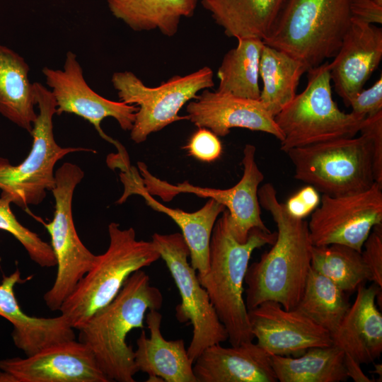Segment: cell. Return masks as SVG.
Segmentation results:
<instances>
[{"instance_id": "6da1fadb", "label": "cell", "mask_w": 382, "mask_h": 382, "mask_svg": "<svg viewBox=\"0 0 382 382\" xmlns=\"http://www.w3.org/2000/svg\"><path fill=\"white\" fill-rule=\"evenodd\" d=\"M260 205L276 224L277 238L271 249L248 265L245 277L248 310L265 301H275L284 308H296L311 269V248L308 221L291 216L277 192L267 183L257 191Z\"/></svg>"}, {"instance_id": "7a4b0ae2", "label": "cell", "mask_w": 382, "mask_h": 382, "mask_svg": "<svg viewBox=\"0 0 382 382\" xmlns=\"http://www.w3.org/2000/svg\"><path fill=\"white\" fill-rule=\"evenodd\" d=\"M163 301V294L151 285L149 275L137 270L117 296L79 330V341L91 349L109 381H135L134 376L139 371L127 335L133 329L144 328L147 310H159Z\"/></svg>"}, {"instance_id": "3957f363", "label": "cell", "mask_w": 382, "mask_h": 382, "mask_svg": "<svg viewBox=\"0 0 382 382\" xmlns=\"http://www.w3.org/2000/svg\"><path fill=\"white\" fill-rule=\"evenodd\" d=\"M276 238L277 232L253 228L245 243L238 242L231 231L226 209L214 224L209 270L205 275L197 277L227 331L231 346L254 340L243 299V283L253 252L272 245Z\"/></svg>"}, {"instance_id": "277c9868", "label": "cell", "mask_w": 382, "mask_h": 382, "mask_svg": "<svg viewBox=\"0 0 382 382\" xmlns=\"http://www.w3.org/2000/svg\"><path fill=\"white\" fill-rule=\"evenodd\" d=\"M352 0H284L265 45L282 50L308 70L337 53L352 21Z\"/></svg>"}, {"instance_id": "5b68a950", "label": "cell", "mask_w": 382, "mask_h": 382, "mask_svg": "<svg viewBox=\"0 0 382 382\" xmlns=\"http://www.w3.org/2000/svg\"><path fill=\"white\" fill-rule=\"evenodd\" d=\"M108 234V249L98 255L93 267L59 310L74 329L80 330L94 313L108 304L133 272L161 257L151 241L137 239L132 227L121 229L118 224L112 222Z\"/></svg>"}, {"instance_id": "8992f818", "label": "cell", "mask_w": 382, "mask_h": 382, "mask_svg": "<svg viewBox=\"0 0 382 382\" xmlns=\"http://www.w3.org/2000/svg\"><path fill=\"white\" fill-rule=\"evenodd\" d=\"M305 89L274 118L283 134L280 149L289 150L359 133L364 118L341 111L332 98L330 62L307 71Z\"/></svg>"}, {"instance_id": "52a82bcc", "label": "cell", "mask_w": 382, "mask_h": 382, "mask_svg": "<svg viewBox=\"0 0 382 382\" xmlns=\"http://www.w3.org/2000/svg\"><path fill=\"white\" fill-rule=\"evenodd\" d=\"M33 85L39 112L30 133L33 137L32 148L24 161L17 166L0 157L1 196L23 209L40 204L47 191L53 190L54 168L57 161L70 153L94 152L82 147H62L56 142L52 122L57 110L56 100L45 86L39 82Z\"/></svg>"}, {"instance_id": "ba28073f", "label": "cell", "mask_w": 382, "mask_h": 382, "mask_svg": "<svg viewBox=\"0 0 382 382\" xmlns=\"http://www.w3.org/2000/svg\"><path fill=\"white\" fill-rule=\"evenodd\" d=\"M294 168V178L323 195L342 196L365 191L374 184L372 146L362 134L286 152Z\"/></svg>"}, {"instance_id": "9c48e42d", "label": "cell", "mask_w": 382, "mask_h": 382, "mask_svg": "<svg viewBox=\"0 0 382 382\" xmlns=\"http://www.w3.org/2000/svg\"><path fill=\"white\" fill-rule=\"evenodd\" d=\"M83 177V170L73 163H64L56 170L55 186L51 191L54 199V216L50 222L44 223L50 236L57 270L53 285L43 299L54 311L59 310L98 257L79 238L73 219V195Z\"/></svg>"}, {"instance_id": "30bf717a", "label": "cell", "mask_w": 382, "mask_h": 382, "mask_svg": "<svg viewBox=\"0 0 382 382\" xmlns=\"http://www.w3.org/2000/svg\"><path fill=\"white\" fill-rule=\"evenodd\" d=\"M211 68L204 66L185 76H173L156 87H149L129 71L115 72L111 79L120 101L138 107L132 140L139 144L149 134L179 120H188L178 112L198 93L214 86Z\"/></svg>"}, {"instance_id": "8fae6325", "label": "cell", "mask_w": 382, "mask_h": 382, "mask_svg": "<svg viewBox=\"0 0 382 382\" xmlns=\"http://www.w3.org/2000/svg\"><path fill=\"white\" fill-rule=\"evenodd\" d=\"M151 238L179 291L181 302L175 307V317L180 323L192 326L187 351L194 363L204 349L228 340L227 331L201 285L197 271L188 262L190 251L183 235L156 233Z\"/></svg>"}, {"instance_id": "7c38bea8", "label": "cell", "mask_w": 382, "mask_h": 382, "mask_svg": "<svg viewBox=\"0 0 382 382\" xmlns=\"http://www.w3.org/2000/svg\"><path fill=\"white\" fill-rule=\"evenodd\" d=\"M256 148L246 144L243 149V175L238 183L228 189H215L195 186L188 181L172 185L150 173L146 165L138 163L145 189L151 195L170 201L180 193H191L200 197L213 199L222 204L229 214V226L235 238L245 243L251 230L259 228L270 232L261 218L257 191L264 175L255 159Z\"/></svg>"}, {"instance_id": "4fadbf2b", "label": "cell", "mask_w": 382, "mask_h": 382, "mask_svg": "<svg viewBox=\"0 0 382 382\" xmlns=\"http://www.w3.org/2000/svg\"><path fill=\"white\" fill-rule=\"evenodd\" d=\"M382 224V186L342 196L322 195L308 222L315 246L342 244L361 252L372 228Z\"/></svg>"}, {"instance_id": "5bb4252c", "label": "cell", "mask_w": 382, "mask_h": 382, "mask_svg": "<svg viewBox=\"0 0 382 382\" xmlns=\"http://www.w3.org/2000/svg\"><path fill=\"white\" fill-rule=\"evenodd\" d=\"M42 73L56 100V114H74L89 122L103 139L116 146L122 161L127 162L124 147L108 136L100 124L103 119L112 117L122 129L130 131L138 107L108 100L95 92L86 81L77 56L71 51L66 52L62 69L45 66Z\"/></svg>"}, {"instance_id": "9a60e30c", "label": "cell", "mask_w": 382, "mask_h": 382, "mask_svg": "<svg viewBox=\"0 0 382 382\" xmlns=\"http://www.w3.org/2000/svg\"><path fill=\"white\" fill-rule=\"evenodd\" d=\"M257 344L270 355L303 354L308 349L332 345L330 333L296 308L265 301L248 310Z\"/></svg>"}, {"instance_id": "2e32d148", "label": "cell", "mask_w": 382, "mask_h": 382, "mask_svg": "<svg viewBox=\"0 0 382 382\" xmlns=\"http://www.w3.org/2000/svg\"><path fill=\"white\" fill-rule=\"evenodd\" d=\"M0 369L17 382H109L88 346L70 340L25 358L0 360Z\"/></svg>"}, {"instance_id": "e0dca14e", "label": "cell", "mask_w": 382, "mask_h": 382, "mask_svg": "<svg viewBox=\"0 0 382 382\" xmlns=\"http://www.w3.org/2000/svg\"><path fill=\"white\" fill-rule=\"evenodd\" d=\"M188 120L198 128H207L225 137L232 128L262 132L280 141L283 134L274 116L260 100L235 96L208 89L198 94L186 108Z\"/></svg>"}, {"instance_id": "ac0fdd59", "label": "cell", "mask_w": 382, "mask_h": 382, "mask_svg": "<svg viewBox=\"0 0 382 382\" xmlns=\"http://www.w3.org/2000/svg\"><path fill=\"white\" fill-rule=\"evenodd\" d=\"M381 59V28L352 18L340 47L330 62L331 81L347 107L350 98L364 88Z\"/></svg>"}, {"instance_id": "d6986e66", "label": "cell", "mask_w": 382, "mask_h": 382, "mask_svg": "<svg viewBox=\"0 0 382 382\" xmlns=\"http://www.w3.org/2000/svg\"><path fill=\"white\" fill-rule=\"evenodd\" d=\"M121 180L125 185V192L117 203H123L130 195H139L151 208L171 218L180 227L187 245L190 265L197 271L198 277L205 275L209 267V245L213 228L226 208L216 200L209 199L202 208L194 212L173 209L160 203L148 192L141 175L135 169H127L122 173Z\"/></svg>"}, {"instance_id": "ffe728a7", "label": "cell", "mask_w": 382, "mask_h": 382, "mask_svg": "<svg viewBox=\"0 0 382 382\" xmlns=\"http://www.w3.org/2000/svg\"><path fill=\"white\" fill-rule=\"evenodd\" d=\"M381 289L374 283L360 284L354 302L330 333L332 345L360 364L374 363L382 352V315L376 306Z\"/></svg>"}, {"instance_id": "44dd1931", "label": "cell", "mask_w": 382, "mask_h": 382, "mask_svg": "<svg viewBox=\"0 0 382 382\" xmlns=\"http://www.w3.org/2000/svg\"><path fill=\"white\" fill-rule=\"evenodd\" d=\"M197 382H277L271 355L253 341L204 349L193 363Z\"/></svg>"}, {"instance_id": "7402d4cb", "label": "cell", "mask_w": 382, "mask_h": 382, "mask_svg": "<svg viewBox=\"0 0 382 382\" xmlns=\"http://www.w3.org/2000/svg\"><path fill=\"white\" fill-rule=\"evenodd\" d=\"M148 311L145 320L150 337L142 330L134 351L138 371L149 375L148 382H197L183 340H166L161 332L162 315L156 309Z\"/></svg>"}, {"instance_id": "603a6c76", "label": "cell", "mask_w": 382, "mask_h": 382, "mask_svg": "<svg viewBox=\"0 0 382 382\" xmlns=\"http://www.w3.org/2000/svg\"><path fill=\"white\" fill-rule=\"evenodd\" d=\"M21 281L16 270L4 277L0 283V316L13 325L11 336L16 347L30 356L52 345L74 340V328L62 314L57 317H34L21 309L15 294V286Z\"/></svg>"}, {"instance_id": "cb8c5ba5", "label": "cell", "mask_w": 382, "mask_h": 382, "mask_svg": "<svg viewBox=\"0 0 382 382\" xmlns=\"http://www.w3.org/2000/svg\"><path fill=\"white\" fill-rule=\"evenodd\" d=\"M29 71L23 57L0 45V114L30 134L37 113Z\"/></svg>"}, {"instance_id": "d4e9b609", "label": "cell", "mask_w": 382, "mask_h": 382, "mask_svg": "<svg viewBox=\"0 0 382 382\" xmlns=\"http://www.w3.org/2000/svg\"><path fill=\"white\" fill-rule=\"evenodd\" d=\"M284 0H199L226 35L265 39Z\"/></svg>"}, {"instance_id": "484cf974", "label": "cell", "mask_w": 382, "mask_h": 382, "mask_svg": "<svg viewBox=\"0 0 382 382\" xmlns=\"http://www.w3.org/2000/svg\"><path fill=\"white\" fill-rule=\"evenodd\" d=\"M199 0H107L111 13L134 31L158 29L175 35L183 18L191 17Z\"/></svg>"}, {"instance_id": "4316f807", "label": "cell", "mask_w": 382, "mask_h": 382, "mask_svg": "<svg viewBox=\"0 0 382 382\" xmlns=\"http://www.w3.org/2000/svg\"><path fill=\"white\" fill-rule=\"evenodd\" d=\"M277 381L340 382L347 381L345 352L331 345L308 349L297 357L271 355Z\"/></svg>"}, {"instance_id": "83f0119b", "label": "cell", "mask_w": 382, "mask_h": 382, "mask_svg": "<svg viewBox=\"0 0 382 382\" xmlns=\"http://www.w3.org/2000/svg\"><path fill=\"white\" fill-rule=\"evenodd\" d=\"M306 65L286 52L264 44L259 75L263 83L260 100L274 117L296 96Z\"/></svg>"}, {"instance_id": "f1b7e54d", "label": "cell", "mask_w": 382, "mask_h": 382, "mask_svg": "<svg viewBox=\"0 0 382 382\" xmlns=\"http://www.w3.org/2000/svg\"><path fill=\"white\" fill-rule=\"evenodd\" d=\"M237 40L236 47L226 53L218 69L219 83L216 91L259 100V68L264 42L257 37L239 38Z\"/></svg>"}, {"instance_id": "f546056e", "label": "cell", "mask_w": 382, "mask_h": 382, "mask_svg": "<svg viewBox=\"0 0 382 382\" xmlns=\"http://www.w3.org/2000/svg\"><path fill=\"white\" fill-rule=\"evenodd\" d=\"M349 306L346 292L311 268L296 308L332 333Z\"/></svg>"}, {"instance_id": "4dcf8cb0", "label": "cell", "mask_w": 382, "mask_h": 382, "mask_svg": "<svg viewBox=\"0 0 382 382\" xmlns=\"http://www.w3.org/2000/svg\"><path fill=\"white\" fill-rule=\"evenodd\" d=\"M311 268L347 294L354 291L370 279L361 252L342 244L313 245Z\"/></svg>"}, {"instance_id": "1f68e13d", "label": "cell", "mask_w": 382, "mask_h": 382, "mask_svg": "<svg viewBox=\"0 0 382 382\" xmlns=\"http://www.w3.org/2000/svg\"><path fill=\"white\" fill-rule=\"evenodd\" d=\"M11 204L8 198L0 197V229L16 238L23 246L30 258L39 266H56L57 260L51 245L18 221L11 209Z\"/></svg>"}, {"instance_id": "d6a6232c", "label": "cell", "mask_w": 382, "mask_h": 382, "mask_svg": "<svg viewBox=\"0 0 382 382\" xmlns=\"http://www.w3.org/2000/svg\"><path fill=\"white\" fill-rule=\"evenodd\" d=\"M185 149L195 158L212 162L222 153V144L219 137L207 128H198L191 136Z\"/></svg>"}, {"instance_id": "836d02e7", "label": "cell", "mask_w": 382, "mask_h": 382, "mask_svg": "<svg viewBox=\"0 0 382 382\" xmlns=\"http://www.w3.org/2000/svg\"><path fill=\"white\" fill-rule=\"evenodd\" d=\"M361 256L369 271L370 279L382 288V224L376 225L365 241Z\"/></svg>"}, {"instance_id": "e575fe53", "label": "cell", "mask_w": 382, "mask_h": 382, "mask_svg": "<svg viewBox=\"0 0 382 382\" xmlns=\"http://www.w3.org/2000/svg\"><path fill=\"white\" fill-rule=\"evenodd\" d=\"M359 133L367 136L372 146V169L374 182L382 186V111L365 117Z\"/></svg>"}, {"instance_id": "d590c367", "label": "cell", "mask_w": 382, "mask_h": 382, "mask_svg": "<svg viewBox=\"0 0 382 382\" xmlns=\"http://www.w3.org/2000/svg\"><path fill=\"white\" fill-rule=\"evenodd\" d=\"M352 113L365 118L382 111V77L368 89H362L353 96L348 104Z\"/></svg>"}, {"instance_id": "8d00e7d4", "label": "cell", "mask_w": 382, "mask_h": 382, "mask_svg": "<svg viewBox=\"0 0 382 382\" xmlns=\"http://www.w3.org/2000/svg\"><path fill=\"white\" fill-rule=\"evenodd\" d=\"M320 202L319 192L307 185L289 197L284 206L291 216L304 219L318 207Z\"/></svg>"}, {"instance_id": "74e56055", "label": "cell", "mask_w": 382, "mask_h": 382, "mask_svg": "<svg viewBox=\"0 0 382 382\" xmlns=\"http://www.w3.org/2000/svg\"><path fill=\"white\" fill-rule=\"evenodd\" d=\"M350 12L352 18L369 24L382 23V7L372 0H352Z\"/></svg>"}, {"instance_id": "f35d334b", "label": "cell", "mask_w": 382, "mask_h": 382, "mask_svg": "<svg viewBox=\"0 0 382 382\" xmlns=\"http://www.w3.org/2000/svg\"><path fill=\"white\" fill-rule=\"evenodd\" d=\"M345 365L348 378H351L355 382H371L372 381L363 372L360 364L356 361L350 356L345 353Z\"/></svg>"}, {"instance_id": "ab89813d", "label": "cell", "mask_w": 382, "mask_h": 382, "mask_svg": "<svg viewBox=\"0 0 382 382\" xmlns=\"http://www.w3.org/2000/svg\"><path fill=\"white\" fill-rule=\"evenodd\" d=\"M0 382H17V380L12 374L0 369Z\"/></svg>"}, {"instance_id": "60d3db41", "label": "cell", "mask_w": 382, "mask_h": 382, "mask_svg": "<svg viewBox=\"0 0 382 382\" xmlns=\"http://www.w3.org/2000/svg\"><path fill=\"white\" fill-rule=\"evenodd\" d=\"M376 5L382 7V0H372Z\"/></svg>"}]
</instances>
